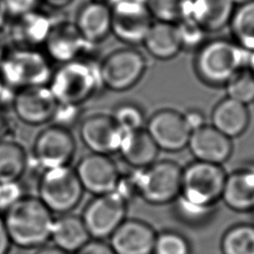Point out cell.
Returning a JSON list of instances; mask_svg holds the SVG:
<instances>
[{"label": "cell", "mask_w": 254, "mask_h": 254, "mask_svg": "<svg viewBox=\"0 0 254 254\" xmlns=\"http://www.w3.org/2000/svg\"><path fill=\"white\" fill-rule=\"evenodd\" d=\"M91 239L81 216L64 213L55 217L51 241L64 251L73 254Z\"/></svg>", "instance_id": "obj_26"}, {"label": "cell", "mask_w": 254, "mask_h": 254, "mask_svg": "<svg viewBox=\"0 0 254 254\" xmlns=\"http://www.w3.org/2000/svg\"><path fill=\"white\" fill-rule=\"evenodd\" d=\"M12 247L11 240L6 230L3 217L0 215V254H7Z\"/></svg>", "instance_id": "obj_42"}, {"label": "cell", "mask_w": 254, "mask_h": 254, "mask_svg": "<svg viewBox=\"0 0 254 254\" xmlns=\"http://www.w3.org/2000/svg\"><path fill=\"white\" fill-rule=\"evenodd\" d=\"M57 105L49 85H39L17 90L12 111L23 123L38 126L51 122Z\"/></svg>", "instance_id": "obj_17"}, {"label": "cell", "mask_w": 254, "mask_h": 254, "mask_svg": "<svg viewBox=\"0 0 254 254\" xmlns=\"http://www.w3.org/2000/svg\"><path fill=\"white\" fill-rule=\"evenodd\" d=\"M51 12L37 8L9 20L6 27L13 48L42 49L56 23Z\"/></svg>", "instance_id": "obj_15"}, {"label": "cell", "mask_w": 254, "mask_h": 254, "mask_svg": "<svg viewBox=\"0 0 254 254\" xmlns=\"http://www.w3.org/2000/svg\"><path fill=\"white\" fill-rule=\"evenodd\" d=\"M188 238L176 230H164L157 233L153 254H190Z\"/></svg>", "instance_id": "obj_33"}, {"label": "cell", "mask_w": 254, "mask_h": 254, "mask_svg": "<svg viewBox=\"0 0 254 254\" xmlns=\"http://www.w3.org/2000/svg\"><path fill=\"white\" fill-rule=\"evenodd\" d=\"M82 105L70 103H58L52 117V124L70 130L82 117Z\"/></svg>", "instance_id": "obj_36"}, {"label": "cell", "mask_w": 254, "mask_h": 254, "mask_svg": "<svg viewBox=\"0 0 254 254\" xmlns=\"http://www.w3.org/2000/svg\"><path fill=\"white\" fill-rule=\"evenodd\" d=\"M74 170L84 191L94 196L115 191L121 173L108 155L91 152L77 162Z\"/></svg>", "instance_id": "obj_14"}, {"label": "cell", "mask_w": 254, "mask_h": 254, "mask_svg": "<svg viewBox=\"0 0 254 254\" xmlns=\"http://www.w3.org/2000/svg\"><path fill=\"white\" fill-rule=\"evenodd\" d=\"M103 87L116 92L134 87L147 69L145 55L132 46H124L109 52L98 63Z\"/></svg>", "instance_id": "obj_6"}, {"label": "cell", "mask_w": 254, "mask_h": 254, "mask_svg": "<svg viewBox=\"0 0 254 254\" xmlns=\"http://www.w3.org/2000/svg\"><path fill=\"white\" fill-rule=\"evenodd\" d=\"M229 27L234 42L249 52L254 51V1L236 6Z\"/></svg>", "instance_id": "obj_28"}, {"label": "cell", "mask_w": 254, "mask_h": 254, "mask_svg": "<svg viewBox=\"0 0 254 254\" xmlns=\"http://www.w3.org/2000/svg\"><path fill=\"white\" fill-rule=\"evenodd\" d=\"M79 138L91 152L103 155L118 153L124 131L115 123L111 115L94 113L85 116L79 126Z\"/></svg>", "instance_id": "obj_16"}, {"label": "cell", "mask_w": 254, "mask_h": 254, "mask_svg": "<svg viewBox=\"0 0 254 254\" xmlns=\"http://www.w3.org/2000/svg\"><path fill=\"white\" fill-rule=\"evenodd\" d=\"M247 68L253 73L254 75V51L249 52V60H248V65Z\"/></svg>", "instance_id": "obj_47"}, {"label": "cell", "mask_w": 254, "mask_h": 254, "mask_svg": "<svg viewBox=\"0 0 254 254\" xmlns=\"http://www.w3.org/2000/svg\"><path fill=\"white\" fill-rule=\"evenodd\" d=\"M53 72L52 61L42 49L12 48L0 63V75L4 85L16 91L48 85Z\"/></svg>", "instance_id": "obj_4"}, {"label": "cell", "mask_w": 254, "mask_h": 254, "mask_svg": "<svg viewBox=\"0 0 254 254\" xmlns=\"http://www.w3.org/2000/svg\"><path fill=\"white\" fill-rule=\"evenodd\" d=\"M160 149L145 128L124 132L118 153L133 169H145L156 162Z\"/></svg>", "instance_id": "obj_24"}, {"label": "cell", "mask_w": 254, "mask_h": 254, "mask_svg": "<svg viewBox=\"0 0 254 254\" xmlns=\"http://www.w3.org/2000/svg\"><path fill=\"white\" fill-rule=\"evenodd\" d=\"M221 200L234 211H253L254 168L237 169L227 174Z\"/></svg>", "instance_id": "obj_22"}, {"label": "cell", "mask_w": 254, "mask_h": 254, "mask_svg": "<svg viewBox=\"0 0 254 254\" xmlns=\"http://www.w3.org/2000/svg\"><path fill=\"white\" fill-rule=\"evenodd\" d=\"M50 11H62L67 8L74 0H40Z\"/></svg>", "instance_id": "obj_44"}, {"label": "cell", "mask_w": 254, "mask_h": 254, "mask_svg": "<svg viewBox=\"0 0 254 254\" xmlns=\"http://www.w3.org/2000/svg\"><path fill=\"white\" fill-rule=\"evenodd\" d=\"M142 46L157 60L169 61L176 58L183 51L177 24L153 21Z\"/></svg>", "instance_id": "obj_23"}, {"label": "cell", "mask_w": 254, "mask_h": 254, "mask_svg": "<svg viewBox=\"0 0 254 254\" xmlns=\"http://www.w3.org/2000/svg\"><path fill=\"white\" fill-rule=\"evenodd\" d=\"M235 4V6H239V5H242V4H245V3H248V2H251V1H254V0H232Z\"/></svg>", "instance_id": "obj_49"}, {"label": "cell", "mask_w": 254, "mask_h": 254, "mask_svg": "<svg viewBox=\"0 0 254 254\" xmlns=\"http://www.w3.org/2000/svg\"><path fill=\"white\" fill-rule=\"evenodd\" d=\"M249 51L236 42L214 38L195 51L193 61L196 75L206 84L225 85L238 71L247 68Z\"/></svg>", "instance_id": "obj_2"}, {"label": "cell", "mask_w": 254, "mask_h": 254, "mask_svg": "<svg viewBox=\"0 0 254 254\" xmlns=\"http://www.w3.org/2000/svg\"><path fill=\"white\" fill-rule=\"evenodd\" d=\"M84 190L74 169L69 166L47 169L38 183V197L59 215L69 213L81 201Z\"/></svg>", "instance_id": "obj_5"}, {"label": "cell", "mask_w": 254, "mask_h": 254, "mask_svg": "<svg viewBox=\"0 0 254 254\" xmlns=\"http://www.w3.org/2000/svg\"><path fill=\"white\" fill-rule=\"evenodd\" d=\"M23 188L18 182L0 185V215H3L10 207L24 196Z\"/></svg>", "instance_id": "obj_38"}, {"label": "cell", "mask_w": 254, "mask_h": 254, "mask_svg": "<svg viewBox=\"0 0 254 254\" xmlns=\"http://www.w3.org/2000/svg\"><path fill=\"white\" fill-rule=\"evenodd\" d=\"M128 201L116 191L95 195L85 205L81 218L92 239L104 240L126 219Z\"/></svg>", "instance_id": "obj_9"}, {"label": "cell", "mask_w": 254, "mask_h": 254, "mask_svg": "<svg viewBox=\"0 0 254 254\" xmlns=\"http://www.w3.org/2000/svg\"><path fill=\"white\" fill-rule=\"evenodd\" d=\"M73 254H115L109 243L104 240L90 239Z\"/></svg>", "instance_id": "obj_40"}, {"label": "cell", "mask_w": 254, "mask_h": 254, "mask_svg": "<svg viewBox=\"0 0 254 254\" xmlns=\"http://www.w3.org/2000/svg\"><path fill=\"white\" fill-rule=\"evenodd\" d=\"M253 211H254V210H253Z\"/></svg>", "instance_id": "obj_51"}, {"label": "cell", "mask_w": 254, "mask_h": 254, "mask_svg": "<svg viewBox=\"0 0 254 254\" xmlns=\"http://www.w3.org/2000/svg\"><path fill=\"white\" fill-rule=\"evenodd\" d=\"M10 19L19 17L40 7V0H4Z\"/></svg>", "instance_id": "obj_39"}, {"label": "cell", "mask_w": 254, "mask_h": 254, "mask_svg": "<svg viewBox=\"0 0 254 254\" xmlns=\"http://www.w3.org/2000/svg\"><path fill=\"white\" fill-rule=\"evenodd\" d=\"M182 175L183 168L175 161L154 162L140 170L139 196L154 205L174 202L181 193Z\"/></svg>", "instance_id": "obj_8"}, {"label": "cell", "mask_w": 254, "mask_h": 254, "mask_svg": "<svg viewBox=\"0 0 254 254\" xmlns=\"http://www.w3.org/2000/svg\"><path fill=\"white\" fill-rule=\"evenodd\" d=\"M3 87H4V83H3V80H2L1 75H0V93H1V91L3 89Z\"/></svg>", "instance_id": "obj_50"}, {"label": "cell", "mask_w": 254, "mask_h": 254, "mask_svg": "<svg viewBox=\"0 0 254 254\" xmlns=\"http://www.w3.org/2000/svg\"><path fill=\"white\" fill-rule=\"evenodd\" d=\"M95 47L82 37L73 21L57 20L43 51L52 62L61 64L80 58H91L90 53Z\"/></svg>", "instance_id": "obj_12"}, {"label": "cell", "mask_w": 254, "mask_h": 254, "mask_svg": "<svg viewBox=\"0 0 254 254\" xmlns=\"http://www.w3.org/2000/svg\"><path fill=\"white\" fill-rule=\"evenodd\" d=\"M183 50L197 51L207 40V32L194 22L181 20L177 23Z\"/></svg>", "instance_id": "obj_35"}, {"label": "cell", "mask_w": 254, "mask_h": 254, "mask_svg": "<svg viewBox=\"0 0 254 254\" xmlns=\"http://www.w3.org/2000/svg\"><path fill=\"white\" fill-rule=\"evenodd\" d=\"M16 249H12V247L10 248V250H9V252L7 253V254H26L25 253V251H26V249H22V248H19V247H16V246H14Z\"/></svg>", "instance_id": "obj_48"}, {"label": "cell", "mask_w": 254, "mask_h": 254, "mask_svg": "<svg viewBox=\"0 0 254 254\" xmlns=\"http://www.w3.org/2000/svg\"><path fill=\"white\" fill-rule=\"evenodd\" d=\"M29 156L15 140H0V185L18 182L28 169Z\"/></svg>", "instance_id": "obj_27"}, {"label": "cell", "mask_w": 254, "mask_h": 254, "mask_svg": "<svg viewBox=\"0 0 254 254\" xmlns=\"http://www.w3.org/2000/svg\"><path fill=\"white\" fill-rule=\"evenodd\" d=\"M226 176L221 165L194 160L183 169L180 195L194 203L215 206L221 199Z\"/></svg>", "instance_id": "obj_7"}, {"label": "cell", "mask_w": 254, "mask_h": 254, "mask_svg": "<svg viewBox=\"0 0 254 254\" xmlns=\"http://www.w3.org/2000/svg\"><path fill=\"white\" fill-rule=\"evenodd\" d=\"M72 21L82 37L97 46L111 35V6L106 0H84Z\"/></svg>", "instance_id": "obj_18"}, {"label": "cell", "mask_w": 254, "mask_h": 254, "mask_svg": "<svg viewBox=\"0 0 254 254\" xmlns=\"http://www.w3.org/2000/svg\"><path fill=\"white\" fill-rule=\"evenodd\" d=\"M147 132L160 150L179 152L188 147L190 137L183 113L163 108L154 112L146 122Z\"/></svg>", "instance_id": "obj_13"}, {"label": "cell", "mask_w": 254, "mask_h": 254, "mask_svg": "<svg viewBox=\"0 0 254 254\" xmlns=\"http://www.w3.org/2000/svg\"><path fill=\"white\" fill-rule=\"evenodd\" d=\"M12 48H13V45L10 41L7 30L5 28L4 30L0 31V63L6 57V55L11 51Z\"/></svg>", "instance_id": "obj_43"}, {"label": "cell", "mask_w": 254, "mask_h": 254, "mask_svg": "<svg viewBox=\"0 0 254 254\" xmlns=\"http://www.w3.org/2000/svg\"><path fill=\"white\" fill-rule=\"evenodd\" d=\"M2 217L13 246L38 249L51 240L54 213L38 196L24 195Z\"/></svg>", "instance_id": "obj_1"}, {"label": "cell", "mask_w": 254, "mask_h": 254, "mask_svg": "<svg viewBox=\"0 0 254 254\" xmlns=\"http://www.w3.org/2000/svg\"><path fill=\"white\" fill-rule=\"evenodd\" d=\"M249 122L247 105L227 96L220 100L211 112V125L230 139L243 134Z\"/></svg>", "instance_id": "obj_25"}, {"label": "cell", "mask_w": 254, "mask_h": 254, "mask_svg": "<svg viewBox=\"0 0 254 254\" xmlns=\"http://www.w3.org/2000/svg\"><path fill=\"white\" fill-rule=\"evenodd\" d=\"M214 206H207L187 200L179 195L174 201V215L188 226H201L207 223L213 212Z\"/></svg>", "instance_id": "obj_30"}, {"label": "cell", "mask_w": 254, "mask_h": 254, "mask_svg": "<svg viewBox=\"0 0 254 254\" xmlns=\"http://www.w3.org/2000/svg\"><path fill=\"white\" fill-rule=\"evenodd\" d=\"M157 232L146 221L125 219L109 237L115 254H153Z\"/></svg>", "instance_id": "obj_19"}, {"label": "cell", "mask_w": 254, "mask_h": 254, "mask_svg": "<svg viewBox=\"0 0 254 254\" xmlns=\"http://www.w3.org/2000/svg\"><path fill=\"white\" fill-rule=\"evenodd\" d=\"M222 254H254V225L240 223L229 227L220 241Z\"/></svg>", "instance_id": "obj_29"}, {"label": "cell", "mask_w": 254, "mask_h": 254, "mask_svg": "<svg viewBox=\"0 0 254 254\" xmlns=\"http://www.w3.org/2000/svg\"><path fill=\"white\" fill-rule=\"evenodd\" d=\"M154 21L177 24L182 19L185 0H145Z\"/></svg>", "instance_id": "obj_34"}, {"label": "cell", "mask_w": 254, "mask_h": 254, "mask_svg": "<svg viewBox=\"0 0 254 254\" xmlns=\"http://www.w3.org/2000/svg\"><path fill=\"white\" fill-rule=\"evenodd\" d=\"M76 152V142L70 130L51 125L35 139L33 160L43 170L69 166Z\"/></svg>", "instance_id": "obj_11"}, {"label": "cell", "mask_w": 254, "mask_h": 254, "mask_svg": "<svg viewBox=\"0 0 254 254\" xmlns=\"http://www.w3.org/2000/svg\"><path fill=\"white\" fill-rule=\"evenodd\" d=\"M111 116L118 127L124 132L143 129L144 124H146L143 109L133 102H123L118 104L114 108Z\"/></svg>", "instance_id": "obj_31"}, {"label": "cell", "mask_w": 254, "mask_h": 254, "mask_svg": "<svg viewBox=\"0 0 254 254\" xmlns=\"http://www.w3.org/2000/svg\"><path fill=\"white\" fill-rule=\"evenodd\" d=\"M235 8L232 0H185L181 20L194 22L207 33H214L229 26Z\"/></svg>", "instance_id": "obj_20"}, {"label": "cell", "mask_w": 254, "mask_h": 254, "mask_svg": "<svg viewBox=\"0 0 254 254\" xmlns=\"http://www.w3.org/2000/svg\"><path fill=\"white\" fill-rule=\"evenodd\" d=\"M225 88L227 97L247 106L254 102V75L248 68L238 71L225 84Z\"/></svg>", "instance_id": "obj_32"}, {"label": "cell", "mask_w": 254, "mask_h": 254, "mask_svg": "<svg viewBox=\"0 0 254 254\" xmlns=\"http://www.w3.org/2000/svg\"><path fill=\"white\" fill-rule=\"evenodd\" d=\"M9 20H10V17L8 15L4 0H0V31L6 28Z\"/></svg>", "instance_id": "obj_46"}, {"label": "cell", "mask_w": 254, "mask_h": 254, "mask_svg": "<svg viewBox=\"0 0 254 254\" xmlns=\"http://www.w3.org/2000/svg\"><path fill=\"white\" fill-rule=\"evenodd\" d=\"M141 169H133L127 173H120L115 191L128 202L139 196V176Z\"/></svg>", "instance_id": "obj_37"}, {"label": "cell", "mask_w": 254, "mask_h": 254, "mask_svg": "<svg viewBox=\"0 0 254 254\" xmlns=\"http://www.w3.org/2000/svg\"><path fill=\"white\" fill-rule=\"evenodd\" d=\"M183 115L190 132H193L203 127L204 125H206L205 116L203 112L200 111L199 109H196V108L188 109L185 113H183Z\"/></svg>", "instance_id": "obj_41"}, {"label": "cell", "mask_w": 254, "mask_h": 254, "mask_svg": "<svg viewBox=\"0 0 254 254\" xmlns=\"http://www.w3.org/2000/svg\"><path fill=\"white\" fill-rule=\"evenodd\" d=\"M97 61L80 58L54 69L49 87L58 103L82 105L104 88Z\"/></svg>", "instance_id": "obj_3"}, {"label": "cell", "mask_w": 254, "mask_h": 254, "mask_svg": "<svg viewBox=\"0 0 254 254\" xmlns=\"http://www.w3.org/2000/svg\"><path fill=\"white\" fill-rule=\"evenodd\" d=\"M35 254H69L65 251H64L63 249L53 245H44L40 248H38V250L36 251Z\"/></svg>", "instance_id": "obj_45"}, {"label": "cell", "mask_w": 254, "mask_h": 254, "mask_svg": "<svg viewBox=\"0 0 254 254\" xmlns=\"http://www.w3.org/2000/svg\"><path fill=\"white\" fill-rule=\"evenodd\" d=\"M110 6L111 34L125 46L142 45L154 21L145 0H118Z\"/></svg>", "instance_id": "obj_10"}, {"label": "cell", "mask_w": 254, "mask_h": 254, "mask_svg": "<svg viewBox=\"0 0 254 254\" xmlns=\"http://www.w3.org/2000/svg\"><path fill=\"white\" fill-rule=\"evenodd\" d=\"M188 148L196 161L222 165L232 153V139L212 125L191 132Z\"/></svg>", "instance_id": "obj_21"}]
</instances>
